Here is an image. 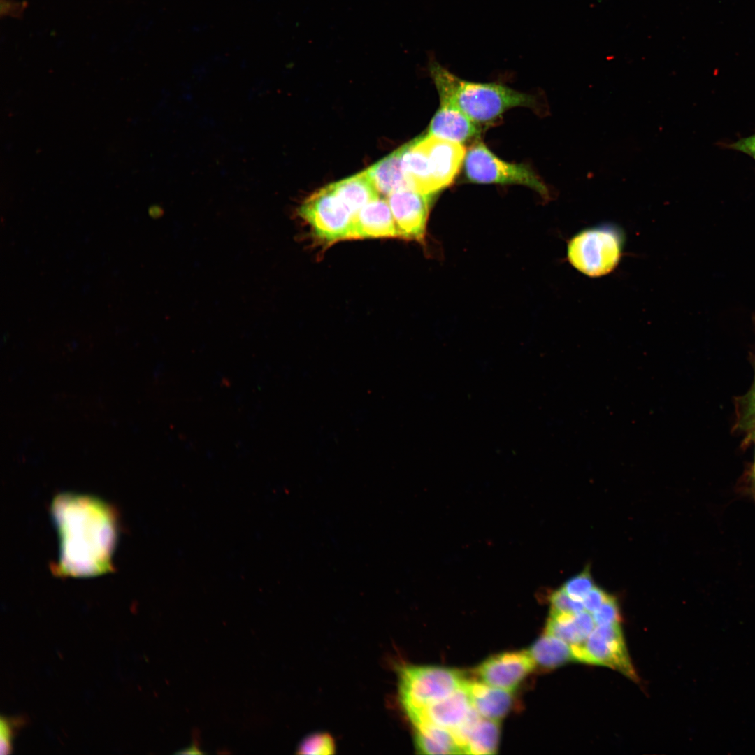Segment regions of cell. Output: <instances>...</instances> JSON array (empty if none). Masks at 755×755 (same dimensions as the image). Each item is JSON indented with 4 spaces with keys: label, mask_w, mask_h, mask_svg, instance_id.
<instances>
[{
    "label": "cell",
    "mask_w": 755,
    "mask_h": 755,
    "mask_svg": "<svg viewBox=\"0 0 755 755\" xmlns=\"http://www.w3.org/2000/svg\"><path fill=\"white\" fill-rule=\"evenodd\" d=\"M52 512L61 538V570L89 576L108 570L115 530L106 505L94 498L66 494L55 499Z\"/></svg>",
    "instance_id": "6da1fadb"
},
{
    "label": "cell",
    "mask_w": 755,
    "mask_h": 755,
    "mask_svg": "<svg viewBox=\"0 0 755 755\" xmlns=\"http://www.w3.org/2000/svg\"><path fill=\"white\" fill-rule=\"evenodd\" d=\"M429 71L440 104L458 109L478 125L492 123L514 107H538L536 99L531 95L503 85L462 80L436 61H431Z\"/></svg>",
    "instance_id": "7a4b0ae2"
},
{
    "label": "cell",
    "mask_w": 755,
    "mask_h": 755,
    "mask_svg": "<svg viewBox=\"0 0 755 755\" xmlns=\"http://www.w3.org/2000/svg\"><path fill=\"white\" fill-rule=\"evenodd\" d=\"M467 680L458 670L435 666L403 665L398 668V694L406 716L440 700Z\"/></svg>",
    "instance_id": "3957f363"
},
{
    "label": "cell",
    "mask_w": 755,
    "mask_h": 755,
    "mask_svg": "<svg viewBox=\"0 0 755 755\" xmlns=\"http://www.w3.org/2000/svg\"><path fill=\"white\" fill-rule=\"evenodd\" d=\"M624 235L615 225L602 224L584 229L569 241L567 256L577 271L590 277L608 274L617 266Z\"/></svg>",
    "instance_id": "277c9868"
},
{
    "label": "cell",
    "mask_w": 755,
    "mask_h": 755,
    "mask_svg": "<svg viewBox=\"0 0 755 755\" xmlns=\"http://www.w3.org/2000/svg\"><path fill=\"white\" fill-rule=\"evenodd\" d=\"M466 178L485 184H518L536 191L542 198L550 197L549 189L532 168L524 164L509 163L497 157L482 142L474 143L463 160Z\"/></svg>",
    "instance_id": "5b68a950"
},
{
    "label": "cell",
    "mask_w": 755,
    "mask_h": 755,
    "mask_svg": "<svg viewBox=\"0 0 755 755\" xmlns=\"http://www.w3.org/2000/svg\"><path fill=\"white\" fill-rule=\"evenodd\" d=\"M297 215L325 244L351 239L354 217L331 185L306 198L298 208Z\"/></svg>",
    "instance_id": "8992f818"
},
{
    "label": "cell",
    "mask_w": 755,
    "mask_h": 755,
    "mask_svg": "<svg viewBox=\"0 0 755 755\" xmlns=\"http://www.w3.org/2000/svg\"><path fill=\"white\" fill-rule=\"evenodd\" d=\"M572 647L575 661L608 666L637 680L619 623L596 626L583 643Z\"/></svg>",
    "instance_id": "52a82bcc"
},
{
    "label": "cell",
    "mask_w": 755,
    "mask_h": 755,
    "mask_svg": "<svg viewBox=\"0 0 755 755\" xmlns=\"http://www.w3.org/2000/svg\"><path fill=\"white\" fill-rule=\"evenodd\" d=\"M434 195L411 189L394 192L387 196L399 238L423 241L429 212Z\"/></svg>",
    "instance_id": "ba28073f"
},
{
    "label": "cell",
    "mask_w": 755,
    "mask_h": 755,
    "mask_svg": "<svg viewBox=\"0 0 755 755\" xmlns=\"http://www.w3.org/2000/svg\"><path fill=\"white\" fill-rule=\"evenodd\" d=\"M535 668L528 650L508 652L491 656L475 670L480 682L507 691H514Z\"/></svg>",
    "instance_id": "9c48e42d"
},
{
    "label": "cell",
    "mask_w": 755,
    "mask_h": 755,
    "mask_svg": "<svg viewBox=\"0 0 755 755\" xmlns=\"http://www.w3.org/2000/svg\"><path fill=\"white\" fill-rule=\"evenodd\" d=\"M467 680L448 696L408 715L413 727L433 725L452 731L466 717L473 707Z\"/></svg>",
    "instance_id": "30bf717a"
},
{
    "label": "cell",
    "mask_w": 755,
    "mask_h": 755,
    "mask_svg": "<svg viewBox=\"0 0 755 755\" xmlns=\"http://www.w3.org/2000/svg\"><path fill=\"white\" fill-rule=\"evenodd\" d=\"M419 139L429 159L433 175L440 191L453 182L463 162L466 150L460 143L428 134Z\"/></svg>",
    "instance_id": "8fae6325"
},
{
    "label": "cell",
    "mask_w": 755,
    "mask_h": 755,
    "mask_svg": "<svg viewBox=\"0 0 755 755\" xmlns=\"http://www.w3.org/2000/svg\"><path fill=\"white\" fill-rule=\"evenodd\" d=\"M394 237L399 234L385 198L371 201L354 216L351 239Z\"/></svg>",
    "instance_id": "7c38bea8"
},
{
    "label": "cell",
    "mask_w": 755,
    "mask_h": 755,
    "mask_svg": "<svg viewBox=\"0 0 755 755\" xmlns=\"http://www.w3.org/2000/svg\"><path fill=\"white\" fill-rule=\"evenodd\" d=\"M480 134V125L458 109L445 104L433 117L428 135L463 144Z\"/></svg>",
    "instance_id": "4fadbf2b"
},
{
    "label": "cell",
    "mask_w": 755,
    "mask_h": 755,
    "mask_svg": "<svg viewBox=\"0 0 755 755\" xmlns=\"http://www.w3.org/2000/svg\"><path fill=\"white\" fill-rule=\"evenodd\" d=\"M401 164L410 189L425 194L438 192L428 155L419 138L401 147Z\"/></svg>",
    "instance_id": "5bb4252c"
},
{
    "label": "cell",
    "mask_w": 755,
    "mask_h": 755,
    "mask_svg": "<svg viewBox=\"0 0 755 755\" xmlns=\"http://www.w3.org/2000/svg\"><path fill=\"white\" fill-rule=\"evenodd\" d=\"M468 686L473 707L482 718L499 721L514 705L515 698L510 691L480 681H468Z\"/></svg>",
    "instance_id": "9a60e30c"
},
{
    "label": "cell",
    "mask_w": 755,
    "mask_h": 755,
    "mask_svg": "<svg viewBox=\"0 0 755 755\" xmlns=\"http://www.w3.org/2000/svg\"><path fill=\"white\" fill-rule=\"evenodd\" d=\"M595 627L592 614L586 610L575 614L550 612L545 633L575 646L583 643Z\"/></svg>",
    "instance_id": "2e32d148"
},
{
    "label": "cell",
    "mask_w": 755,
    "mask_h": 755,
    "mask_svg": "<svg viewBox=\"0 0 755 755\" xmlns=\"http://www.w3.org/2000/svg\"><path fill=\"white\" fill-rule=\"evenodd\" d=\"M366 171L378 192L383 196L411 189L402 168L401 148L369 167Z\"/></svg>",
    "instance_id": "e0dca14e"
},
{
    "label": "cell",
    "mask_w": 755,
    "mask_h": 755,
    "mask_svg": "<svg viewBox=\"0 0 755 755\" xmlns=\"http://www.w3.org/2000/svg\"><path fill=\"white\" fill-rule=\"evenodd\" d=\"M331 185L354 217L364 206L380 197L366 170Z\"/></svg>",
    "instance_id": "ac0fdd59"
},
{
    "label": "cell",
    "mask_w": 755,
    "mask_h": 755,
    "mask_svg": "<svg viewBox=\"0 0 755 755\" xmlns=\"http://www.w3.org/2000/svg\"><path fill=\"white\" fill-rule=\"evenodd\" d=\"M413 728L415 748L418 754H463L451 731L433 725Z\"/></svg>",
    "instance_id": "d6986e66"
},
{
    "label": "cell",
    "mask_w": 755,
    "mask_h": 755,
    "mask_svg": "<svg viewBox=\"0 0 755 755\" xmlns=\"http://www.w3.org/2000/svg\"><path fill=\"white\" fill-rule=\"evenodd\" d=\"M528 651L535 668L545 670L553 669L575 660L570 645L546 633L539 638Z\"/></svg>",
    "instance_id": "ffe728a7"
},
{
    "label": "cell",
    "mask_w": 755,
    "mask_h": 755,
    "mask_svg": "<svg viewBox=\"0 0 755 755\" xmlns=\"http://www.w3.org/2000/svg\"><path fill=\"white\" fill-rule=\"evenodd\" d=\"M498 721L482 718L468 740L464 754H496L500 737V725Z\"/></svg>",
    "instance_id": "44dd1931"
},
{
    "label": "cell",
    "mask_w": 755,
    "mask_h": 755,
    "mask_svg": "<svg viewBox=\"0 0 755 755\" xmlns=\"http://www.w3.org/2000/svg\"><path fill=\"white\" fill-rule=\"evenodd\" d=\"M336 744L327 733H312L304 738L297 747L298 754L329 755L335 753Z\"/></svg>",
    "instance_id": "7402d4cb"
},
{
    "label": "cell",
    "mask_w": 755,
    "mask_h": 755,
    "mask_svg": "<svg viewBox=\"0 0 755 755\" xmlns=\"http://www.w3.org/2000/svg\"><path fill=\"white\" fill-rule=\"evenodd\" d=\"M550 603L553 613L575 614L584 610L582 601L573 598L562 588L552 594Z\"/></svg>",
    "instance_id": "603a6c76"
},
{
    "label": "cell",
    "mask_w": 755,
    "mask_h": 755,
    "mask_svg": "<svg viewBox=\"0 0 755 755\" xmlns=\"http://www.w3.org/2000/svg\"><path fill=\"white\" fill-rule=\"evenodd\" d=\"M594 587L592 577L587 567L582 572L566 581L562 589L573 598L582 601Z\"/></svg>",
    "instance_id": "cb8c5ba5"
},
{
    "label": "cell",
    "mask_w": 755,
    "mask_h": 755,
    "mask_svg": "<svg viewBox=\"0 0 755 755\" xmlns=\"http://www.w3.org/2000/svg\"><path fill=\"white\" fill-rule=\"evenodd\" d=\"M592 616L596 626L619 623V607L614 597L609 598L594 612Z\"/></svg>",
    "instance_id": "d4e9b609"
},
{
    "label": "cell",
    "mask_w": 755,
    "mask_h": 755,
    "mask_svg": "<svg viewBox=\"0 0 755 755\" xmlns=\"http://www.w3.org/2000/svg\"><path fill=\"white\" fill-rule=\"evenodd\" d=\"M24 722L21 717L7 718L1 717L0 720V749L1 754H8L12 751L11 739L15 728Z\"/></svg>",
    "instance_id": "484cf974"
},
{
    "label": "cell",
    "mask_w": 755,
    "mask_h": 755,
    "mask_svg": "<svg viewBox=\"0 0 755 755\" xmlns=\"http://www.w3.org/2000/svg\"><path fill=\"white\" fill-rule=\"evenodd\" d=\"M610 596L601 588L594 586L582 600L584 610L592 614Z\"/></svg>",
    "instance_id": "4316f807"
},
{
    "label": "cell",
    "mask_w": 755,
    "mask_h": 755,
    "mask_svg": "<svg viewBox=\"0 0 755 755\" xmlns=\"http://www.w3.org/2000/svg\"><path fill=\"white\" fill-rule=\"evenodd\" d=\"M28 3L25 1H17L16 0H0V15L20 18L22 16L24 10L27 8Z\"/></svg>",
    "instance_id": "83f0119b"
},
{
    "label": "cell",
    "mask_w": 755,
    "mask_h": 755,
    "mask_svg": "<svg viewBox=\"0 0 755 755\" xmlns=\"http://www.w3.org/2000/svg\"><path fill=\"white\" fill-rule=\"evenodd\" d=\"M726 148L742 152L755 160V134L724 145Z\"/></svg>",
    "instance_id": "f1b7e54d"
},
{
    "label": "cell",
    "mask_w": 755,
    "mask_h": 755,
    "mask_svg": "<svg viewBox=\"0 0 755 755\" xmlns=\"http://www.w3.org/2000/svg\"><path fill=\"white\" fill-rule=\"evenodd\" d=\"M742 420L743 425L746 427L755 426V382L746 398Z\"/></svg>",
    "instance_id": "f546056e"
},
{
    "label": "cell",
    "mask_w": 755,
    "mask_h": 755,
    "mask_svg": "<svg viewBox=\"0 0 755 755\" xmlns=\"http://www.w3.org/2000/svg\"><path fill=\"white\" fill-rule=\"evenodd\" d=\"M148 214L153 219H158L164 214L163 208L157 204L152 205L148 208Z\"/></svg>",
    "instance_id": "4dcf8cb0"
},
{
    "label": "cell",
    "mask_w": 755,
    "mask_h": 755,
    "mask_svg": "<svg viewBox=\"0 0 755 755\" xmlns=\"http://www.w3.org/2000/svg\"><path fill=\"white\" fill-rule=\"evenodd\" d=\"M752 478H753L754 484L755 486V461H754V468H753V470H752Z\"/></svg>",
    "instance_id": "1f68e13d"
}]
</instances>
